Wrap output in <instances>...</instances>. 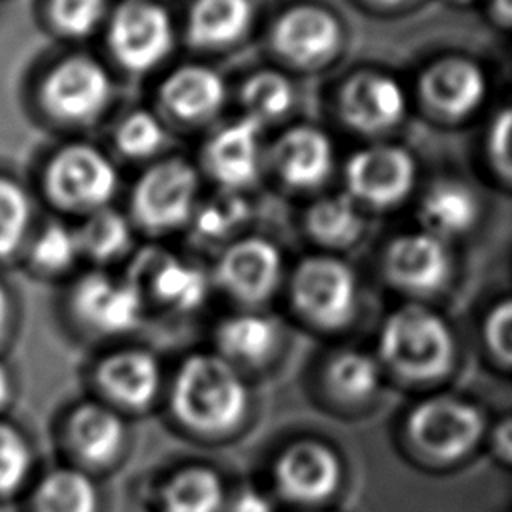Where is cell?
Returning <instances> with one entry per match:
<instances>
[{
    "label": "cell",
    "mask_w": 512,
    "mask_h": 512,
    "mask_svg": "<svg viewBox=\"0 0 512 512\" xmlns=\"http://www.w3.org/2000/svg\"><path fill=\"white\" fill-rule=\"evenodd\" d=\"M490 150L496 166L512 178V106L496 118L490 134Z\"/></svg>",
    "instance_id": "39"
},
{
    "label": "cell",
    "mask_w": 512,
    "mask_h": 512,
    "mask_svg": "<svg viewBox=\"0 0 512 512\" xmlns=\"http://www.w3.org/2000/svg\"><path fill=\"white\" fill-rule=\"evenodd\" d=\"M248 214V208L242 198L234 194H224L200 208L196 214V230L202 238L216 240L226 236L232 228H236Z\"/></svg>",
    "instance_id": "35"
},
{
    "label": "cell",
    "mask_w": 512,
    "mask_h": 512,
    "mask_svg": "<svg viewBox=\"0 0 512 512\" xmlns=\"http://www.w3.org/2000/svg\"><path fill=\"white\" fill-rule=\"evenodd\" d=\"M328 378L340 398L362 400L376 388L378 370L368 356L346 352L332 362Z\"/></svg>",
    "instance_id": "32"
},
{
    "label": "cell",
    "mask_w": 512,
    "mask_h": 512,
    "mask_svg": "<svg viewBox=\"0 0 512 512\" xmlns=\"http://www.w3.org/2000/svg\"><path fill=\"white\" fill-rule=\"evenodd\" d=\"M350 190L374 204L390 206L406 196L414 182L412 158L392 146H376L358 152L348 164Z\"/></svg>",
    "instance_id": "9"
},
{
    "label": "cell",
    "mask_w": 512,
    "mask_h": 512,
    "mask_svg": "<svg viewBox=\"0 0 512 512\" xmlns=\"http://www.w3.org/2000/svg\"><path fill=\"white\" fill-rule=\"evenodd\" d=\"M198 198V174L182 158H168L150 166L132 194L136 218L152 230L184 224Z\"/></svg>",
    "instance_id": "4"
},
{
    "label": "cell",
    "mask_w": 512,
    "mask_h": 512,
    "mask_svg": "<svg viewBox=\"0 0 512 512\" xmlns=\"http://www.w3.org/2000/svg\"><path fill=\"white\" fill-rule=\"evenodd\" d=\"M8 396H10V380L4 366L0 364V406L8 400Z\"/></svg>",
    "instance_id": "42"
},
{
    "label": "cell",
    "mask_w": 512,
    "mask_h": 512,
    "mask_svg": "<svg viewBox=\"0 0 512 512\" xmlns=\"http://www.w3.org/2000/svg\"><path fill=\"white\" fill-rule=\"evenodd\" d=\"M30 218L26 192L18 182L0 176V256H8L24 238Z\"/></svg>",
    "instance_id": "33"
},
{
    "label": "cell",
    "mask_w": 512,
    "mask_h": 512,
    "mask_svg": "<svg viewBox=\"0 0 512 512\" xmlns=\"http://www.w3.org/2000/svg\"><path fill=\"white\" fill-rule=\"evenodd\" d=\"M482 416L470 404L436 398L420 404L410 416V434L428 454L444 460L466 454L480 438Z\"/></svg>",
    "instance_id": "8"
},
{
    "label": "cell",
    "mask_w": 512,
    "mask_h": 512,
    "mask_svg": "<svg viewBox=\"0 0 512 512\" xmlns=\"http://www.w3.org/2000/svg\"><path fill=\"white\" fill-rule=\"evenodd\" d=\"M112 94L110 76L90 56H68L44 78V106L62 120L82 122L104 110Z\"/></svg>",
    "instance_id": "6"
},
{
    "label": "cell",
    "mask_w": 512,
    "mask_h": 512,
    "mask_svg": "<svg viewBox=\"0 0 512 512\" xmlns=\"http://www.w3.org/2000/svg\"><path fill=\"white\" fill-rule=\"evenodd\" d=\"M252 22L250 0H194L188 36L204 48H224L244 36Z\"/></svg>",
    "instance_id": "20"
},
{
    "label": "cell",
    "mask_w": 512,
    "mask_h": 512,
    "mask_svg": "<svg viewBox=\"0 0 512 512\" xmlns=\"http://www.w3.org/2000/svg\"><path fill=\"white\" fill-rule=\"evenodd\" d=\"M262 124L242 116L220 128L204 148V164L226 190L248 186L260 168Z\"/></svg>",
    "instance_id": "10"
},
{
    "label": "cell",
    "mask_w": 512,
    "mask_h": 512,
    "mask_svg": "<svg viewBox=\"0 0 512 512\" xmlns=\"http://www.w3.org/2000/svg\"><path fill=\"white\" fill-rule=\"evenodd\" d=\"M106 14V0H50V18L66 36H86Z\"/></svg>",
    "instance_id": "34"
},
{
    "label": "cell",
    "mask_w": 512,
    "mask_h": 512,
    "mask_svg": "<svg viewBox=\"0 0 512 512\" xmlns=\"http://www.w3.org/2000/svg\"><path fill=\"white\" fill-rule=\"evenodd\" d=\"M72 444L78 454L92 462L104 464L116 456L122 446L124 428L116 414L102 406H82L70 422Z\"/></svg>",
    "instance_id": "22"
},
{
    "label": "cell",
    "mask_w": 512,
    "mask_h": 512,
    "mask_svg": "<svg viewBox=\"0 0 512 512\" xmlns=\"http://www.w3.org/2000/svg\"><path fill=\"white\" fill-rule=\"evenodd\" d=\"M292 104L290 82L272 70H264L246 80L242 88L244 116L256 120L258 124H268L280 118Z\"/></svg>",
    "instance_id": "27"
},
{
    "label": "cell",
    "mask_w": 512,
    "mask_h": 512,
    "mask_svg": "<svg viewBox=\"0 0 512 512\" xmlns=\"http://www.w3.org/2000/svg\"><path fill=\"white\" fill-rule=\"evenodd\" d=\"M280 278V254L262 238L232 244L220 260V280L242 300H264Z\"/></svg>",
    "instance_id": "11"
},
{
    "label": "cell",
    "mask_w": 512,
    "mask_h": 512,
    "mask_svg": "<svg viewBox=\"0 0 512 512\" xmlns=\"http://www.w3.org/2000/svg\"><path fill=\"white\" fill-rule=\"evenodd\" d=\"M174 412L182 422L204 432L232 428L246 410V388L228 362L216 356H194L180 368Z\"/></svg>",
    "instance_id": "1"
},
{
    "label": "cell",
    "mask_w": 512,
    "mask_h": 512,
    "mask_svg": "<svg viewBox=\"0 0 512 512\" xmlns=\"http://www.w3.org/2000/svg\"><path fill=\"white\" fill-rule=\"evenodd\" d=\"M378 2H384V4H396V2H404V0H378Z\"/></svg>",
    "instance_id": "45"
},
{
    "label": "cell",
    "mask_w": 512,
    "mask_h": 512,
    "mask_svg": "<svg viewBox=\"0 0 512 512\" xmlns=\"http://www.w3.org/2000/svg\"><path fill=\"white\" fill-rule=\"evenodd\" d=\"M496 444L504 458L512 460V420H506L496 432Z\"/></svg>",
    "instance_id": "41"
},
{
    "label": "cell",
    "mask_w": 512,
    "mask_h": 512,
    "mask_svg": "<svg viewBox=\"0 0 512 512\" xmlns=\"http://www.w3.org/2000/svg\"><path fill=\"white\" fill-rule=\"evenodd\" d=\"M114 138L122 154L130 158H146L162 148L166 130L156 114L148 110H134L120 120Z\"/></svg>",
    "instance_id": "31"
},
{
    "label": "cell",
    "mask_w": 512,
    "mask_h": 512,
    "mask_svg": "<svg viewBox=\"0 0 512 512\" xmlns=\"http://www.w3.org/2000/svg\"><path fill=\"white\" fill-rule=\"evenodd\" d=\"M100 382L118 402L146 406L158 390V364L146 352H120L102 364Z\"/></svg>",
    "instance_id": "21"
},
{
    "label": "cell",
    "mask_w": 512,
    "mask_h": 512,
    "mask_svg": "<svg viewBox=\"0 0 512 512\" xmlns=\"http://www.w3.org/2000/svg\"><path fill=\"white\" fill-rule=\"evenodd\" d=\"M6 318H8V300H6V294L4 290L0 288V334L6 326Z\"/></svg>",
    "instance_id": "44"
},
{
    "label": "cell",
    "mask_w": 512,
    "mask_h": 512,
    "mask_svg": "<svg viewBox=\"0 0 512 512\" xmlns=\"http://www.w3.org/2000/svg\"><path fill=\"white\" fill-rule=\"evenodd\" d=\"M78 238L62 224L48 226L34 244V260L48 270L68 266L76 254Z\"/></svg>",
    "instance_id": "37"
},
{
    "label": "cell",
    "mask_w": 512,
    "mask_h": 512,
    "mask_svg": "<svg viewBox=\"0 0 512 512\" xmlns=\"http://www.w3.org/2000/svg\"><path fill=\"white\" fill-rule=\"evenodd\" d=\"M388 278L410 292H434L448 274V258L440 238L424 234H408L388 250L386 256Z\"/></svg>",
    "instance_id": "12"
},
{
    "label": "cell",
    "mask_w": 512,
    "mask_h": 512,
    "mask_svg": "<svg viewBox=\"0 0 512 512\" xmlns=\"http://www.w3.org/2000/svg\"><path fill=\"white\" fill-rule=\"evenodd\" d=\"M486 340L496 356L512 364V300L502 302L488 316Z\"/></svg>",
    "instance_id": "38"
},
{
    "label": "cell",
    "mask_w": 512,
    "mask_h": 512,
    "mask_svg": "<svg viewBox=\"0 0 512 512\" xmlns=\"http://www.w3.org/2000/svg\"><path fill=\"white\" fill-rule=\"evenodd\" d=\"M280 176L300 188L320 184L332 168V144L316 128H292L274 146Z\"/></svg>",
    "instance_id": "17"
},
{
    "label": "cell",
    "mask_w": 512,
    "mask_h": 512,
    "mask_svg": "<svg viewBox=\"0 0 512 512\" xmlns=\"http://www.w3.org/2000/svg\"><path fill=\"white\" fill-rule=\"evenodd\" d=\"M292 292L296 306L320 326L336 328L352 316L356 284L352 272L338 260H306L296 270Z\"/></svg>",
    "instance_id": "7"
},
{
    "label": "cell",
    "mask_w": 512,
    "mask_h": 512,
    "mask_svg": "<svg viewBox=\"0 0 512 512\" xmlns=\"http://www.w3.org/2000/svg\"><path fill=\"white\" fill-rule=\"evenodd\" d=\"M50 196L74 210H100L118 188L112 160L92 144H68L54 154L46 168Z\"/></svg>",
    "instance_id": "3"
},
{
    "label": "cell",
    "mask_w": 512,
    "mask_h": 512,
    "mask_svg": "<svg viewBox=\"0 0 512 512\" xmlns=\"http://www.w3.org/2000/svg\"><path fill=\"white\" fill-rule=\"evenodd\" d=\"M496 10L504 20H512V0H496Z\"/></svg>",
    "instance_id": "43"
},
{
    "label": "cell",
    "mask_w": 512,
    "mask_h": 512,
    "mask_svg": "<svg viewBox=\"0 0 512 512\" xmlns=\"http://www.w3.org/2000/svg\"><path fill=\"white\" fill-rule=\"evenodd\" d=\"M428 102L446 116H464L474 110L486 92L482 72L464 60L436 64L422 82Z\"/></svg>",
    "instance_id": "19"
},
{
    "label": "cell",
    "mask_w": 512,
    "mask_h": 512,
    "mask_svg": "<svg viewBox=\"0 0 512 512\" xmlns=\"http://www.w3.org/2000/svg\"><path fill=\"white\" fill-rule=\"evenodd\" d=\"M422 224L432 236H452L468 230L476 220V200L460 184L444 182L434 186L420 208Z\"/></svg>",
    "instance_id": "23"
},
{
    "label": "cell",
    "mask_w": 512,
    "mask_h": 512,
    "mask_svg": "<svg viewBox=\"0 0 512 512\" xmlns=\"http://www.w3.org/2000/svg\"><path fill=\"white\" fill-rule=\"evenodd\" d=\"M338 474L334 454L312 442L290 448L276 468L280 490L298 502H316L330 496L336 488Z\"/></svg>",
    "instance_id": "16"
},
{
    "label": "cell",
    "mask_w": 512,
    "mask_h": 512,
    "mask_svg": "<svg viewBox=\"0 0 512 512\" xmlns=\"http://www.w3.org/2000/svg\"><path fill=\"white\" fill-rule=\"evenodd\" d=\"M220 504L222 484L208 468H188L166 488L168 512H218Z\"/></svg>",
    "instance_id": "26"
},
{
    "label": "cell",
    "mask_w": 512,
    "mask_h": 512,
    "mask_svg": "<svg viewBox=\"0 0 512 512\" xmlns=\"http://www.w3.org/2000/svg\"><path fill=\"white\" fill-rule=\"evenodd\" d=\"M38 512H96L92 482L74 470H58L44 478L36 492Z\"/></svg>",
    "instance_id": "25"
},
{
    "label": "cell",
    "mask_w": 512,
    "mask_h": 512,
    "mask_svg": "<svg viewBox=\"0 0 512 512\" xmlns=\"http://www.w3.org/2000/svg\"><path fill=\"white\" fill-rule=\"evenodd\" d=\"M274 44L282 56L296 64H318L336 50L338 24L320 8L300 6L278 20Z\"/></svg>",
    "instance_id": "13"
},
{
    "label": "cell",
    "mask_w": 512,
    "mask_h": 512,
    "mask_svg": "<svg viewBox=\"0 0 512 512\" xmlns=\"http://www.w3.org/2000/svg\"><path fill=\"white\" fill-rule=\"evenodd\" d=\"M218 342L236 360L260 362L276 344V326L272 320L256 314L234 316L220 326Z\"/></svg>",
    "instance_id": "24"
},
{
    "label": "cell",
    "mask_w": 512,
    "mask_h": 512,
    "mask_svg": "<svg viewBox=\"0 0 512 512\" xmlns=\"http://www.w3.org/2000/svg\"><path fill=\"white\" fill-rule=\"evenodd\" d=\"M380 350L398 374L426 380L448 370L454 346L446 324L436 314L422 306H404L386 320Z\"/></svg>",
    "instance_id": "2"
},
{
    "label": "cell",
    "mask_w": 512,
    "mask_h": 512,
    "mask_svg": "<svg viewBox=\"0 0 512 512\" xmlns=\"http://www.w3.org/2000/svg\"><path fill=\"white\" fill-rule=\"evenodd\" d=\"M108 44L124 68L134 72L150 70L172 48L170 16L160 4L128 0L112 14Z\"/></svg>",
    "instance_id": "5"
},
{
    "label": "cell",
    "mask_w": 512,
    "mask_h": 512,
    "mask_svg": "<svg viewBox=\"0 0 512 512\" xmlns=\"http://www.w3.org/2000/svg\"><path fill=\"white\" fill-rule=\"evenodd\" d=\"M76 238L78 246H82L88 254L104 260L124 250L130 240V230L118 212L100 208L92 212Z\"/></svg>",
    "instance_id": "30"
},
{
    "label": "cell",
    "mask_w": 512,
    "mask_h": 512,
    "mask_svg": "<svg viewBox=\"0 0 512 512\" xmlns=\"http://www.w3.org/2000/svg\"><path fill=\"white\" fill-rule=\"evenodd\" d=\"M406 108L400 86L384 76H360L344 92V114L360 130L376 132L394 126Z\"/></svg>",
    "instance_id": "18"
},
{
    "label": "cell",
    "mask_w": 512,
    "mask_h": 512,
    "mask_svg": "<svg viewBox=\"0 0 512 512\" xmlns=\"http://www.w3.org/2000/svg\"><path fill=\"white\" fill-rule=\"evenodd\" d=\"M230 512H272V506L266 496L256 490H244L232 502Z\"/></svg>",
    "instance_id": "40"
},
{
    "label": "cell",
    "mask_w": 512,
    "mask_h": 512,
    "mask_svg": "<svg viewBox=\"0 0 512 512\" xmlns=\"http://www.w3.org/2000/svg\"><path fill=\"white\" fill-rule=\"evenodd\" d=\"M160 100L172 116L198 122L214 116L224 100L222 76L204 64H184L176 68L160 88Z\"/></svg>",
    "instance_id": "15"
},
{
    "label": "cell",
    "mask_w": 512,
    "mask_h": 512,
    "mask_svg": "<svg viewBox=\"0 0 512 512\" xmlns=\"http://www.w3.org/2000/svg\"><path fill=\"white\" fill-rule=\"evenodd\" d=\"M28 446L22 436L0 424V492L14 490L28 472Z\"/></svg>",
    "instance_id": "36"
},
{
    "label": "cell",
    "mask_w": 512,
    "mask_h": 512,
    "mask_svg": "<svg viewBox=\"0 0 512 512\" xmlns=\"http://www.w3.org/2000/svg\"><path fill=\"white\" fill-rule=\"evenodd\" d=\"M308 224L318 240L332 246L350 244L362 232V218L344 196L318 202L308 216Z\"/></svg>",
    "instance_id": "29"
},
{
    "label": "cell",
    "mask_w": 512,
    "mask_h": 512,
    "mask_svg": "<svg viewBox=\"0 0 512 512\" xmlns=\"http://www.w3.org/2000/svg\"><path fill=\"white\" fill-rule=\"evenodd\" d=\"M154 290L166 304L178 310H192L206 296V276L196 266L170 258L158 266Z\"/></svg>",
    "instance_id": "28"
},
{
    "label": "cell",
    "mask_w": 512,
    "mask_h": 512,
    "mask_svg": "<svg viewBox=\"0 0 512 512\" xmlns=\"http://www.w3.org/2000/svg\"><path fill=\"white\" fill-rule=\"evenodd\" d=\"M76 310L102 332H122L140 318L138 288L128 282H114L102 274L86 276L76 288Z\"/></svg>",
    "instance_id": "14"
}]
</instances>
